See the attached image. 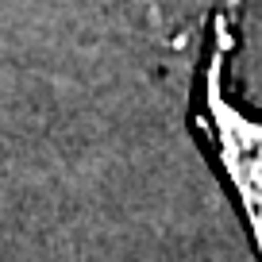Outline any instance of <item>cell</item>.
<instances>
[{
    "label": "cell",
    "mask_w": 262,
    "mask_h": 262,
    "mask_svg": "<svg viewBox=\"0 0 262 262\" xmlns=\"http://www.w3.org/2000/svg\"><path fill=\"white\" fill-rule=\"evenodd\" d=\"M231 47H235V19H228V12H216L205 81H196L193 127L208 143L212 162L220 166L228 189L235 193L239 216L262 258V120L247 116L224 93V62H228Z\"/></svg>",
    "instance_id": "cell-1"
}]
</instances>
